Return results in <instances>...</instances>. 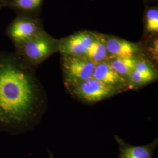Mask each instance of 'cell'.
I'll return each mask as SVG.
<instances>
[{"instance_id": "obj_1", "label": "cell", "mask_w": 158, "mask_h": 158, "mask_svg": "<svg viewBox=\"0 0 158 158\" xmlns=\"http://www.w3.org/2000/svg\"><path fill=\"white\" fill-rule=\"evenodd\" d=\"M16 53H0V131L28 127L40 105L38 84Z\"/></svg>"}, {"instance_id": "obj_2", "label": "cell", "mask_w": 158, "mask_h": 158, "mask_svg": "<svg viewBox=\"0 0 158 158\" xmlns=\"http://www.w3.org/2000/svg\"><path fill=\"white\" fill-rule=\"evenodd\" d=\"M15 45L17 56L29 68L40 64L58 51L59 41L41 31L28 40Z\"/></svg>"}, {"instance_id": "obj_3", "label": "cell", "mask_w": 158, "mask_h": 158, "mask_svg": "<svg viewBox=\"0 0 158 158\" xmlns=\"http://www.w3.org/2000/svg\"><path fill=\"white\" fill-rule=\"evenodd\" d=\"M96 64L85 56H63V79L68 90L92 78Z\"/></svg>"}, {"instance_id": "obj_4", "label": "cell", "mask_w": 158, "mask_h": 158, "mask_svg": "<svg viewBox=\"0 0 158 158\" xmlns=\"http://www.w3.org/2000/svg\"><path fill=\"white\" fill-rule=\"evenodd\" d=\"M69 90L80 100L89 103L100 102L119 93L117 90L93 77L70 89Z\"/></svg>"}, {"instance_id": "obj_5", "label": "cell", "mask_w": 158, "mask_h": 158, "mask_svg": "<svg viewBox=\"0 0 158 158\" xmlns=\"http://www.w3.org/2000/svg\"><path fill=\"white\" fill-rule=\"evenodd\" d=\"M93 38L90 32H79L59 41L58 51L62 56H85Z\"/></svg>"}, {"instance_id": "obj_6", "label": "cell", "mask_w": 158, "mask_h": 158, "mask_svg": "<svg viewBox=\"0 0 158 158\" xmlns=\"http://www.w3.org/2000/svg\"><path fill=\"white\" fill-rule=\"evenodd\" d=\"M93 78L117 90L119 93L129 89L128 80L117 73L107 61L96 64Z\"/></svg>"}, {"instance_id": "obj_7", "label": "cell", "mask_w": 158, "mask_h": 158, "mask_svg": "<svg viewBox=\"0 0 158 158\" xmlns=\"http://www.w3.org/2000/svg\"><path fill=\"white\" fill-rule=\"evenodd\" d=\"M38 23L27 18H18L12 23L8 34L15 45L19 44L41 31Z\"/></svg>"}, {"instance_id": "obj_8", "label": "cell", "mask_w": 158, "mask_h": 158, "mask_svg": "<svg viewBox=\"0 0 158 158\" xmlns=\"http://www.w3.org/2000/svg\"><path fill=\"white\" fill-rule=\"evenodd\" d=\"M104 40L109 58L136 57L140 51L137 44L126 40L104 36Z\"/></svg>"}, {"instance_id": "obj_9", "label": "cell", "mask_w": 158, "mask_h": 158, "mask_svg": "<svg viewBox=\"0 0 158 158\" xmlns=\"http://www.w3.org/2000/svg\"><path fill=\"white\" fill-rule=\"evenodd\" d=\"M119 146L118 158H152L153 152L158 145V139L143 146H134L127 143L119 136H114Z\"/></svg>"}, {"instance_id": "obj_10", "label": "cell", "mask_w": 158, "mask_h": 158, "mask_svg": "<svg viewBox=\"0 0 158 158\" xmlns=\"http://www.w3.org/2000/svg\"><path fill=\"white\" fill-rule=\"evenodd\" d=\"M85 57L96 64L107 61L109 59L104 36L94 34V38Z\"/></svg>"}, {"instance_id": "obj_11", "label": "cell", "mask_w": 158, "mask_h": 158, "mask_svg": "<svg viewBox=\"0 0 158 158\" xmlns=\"http://www.w3.org/2000/svg\"><path fill=\"white\" fill-rule=\"evenodd\" d=\"M136 60V57H111L107 62L117 73L128 80L135 68Z\"/></svg>"}, {"instance_id": "obj_12", "label": "cell", "mask_w": 158, "mask_h": 158, "mask_svg": "<svg viewBox=\"0 0 158 158\" xmlns=\"http://www.w3.org/2000/svg\"><path fill=\"white\" fill-rule=\"evenodd\" d=\"M146 29L148 32H158V10L156 8L149 10L146 14Z\"/></svg>"}, {"instance_id": "obj_13", "label": "cell", "mask_w": 158, "mask_h": 158, "mask_svg": "<svg viewBox=\"0 0 158 158\" xmlns=\"http://www.w3.org/2000/svg\"><path fill=\"white\" fill-rule=\"evenodd\" d=\"M134 70L148 75L156 80L157 78V73L151 64L149 62L143 59H137Z\"/></svg>"}, {"instance_id": "obj_14", "label": "cell", "mask_w": 158, "mask_h": 158, "mask_svg": "<svg viewBox=\"0 0 158 158\" xmlns=\"http://www.w3.org/2000/svg\"><path fill=\"white\" fill-rule=\"evenodd\" d=\"M42 0H13L12 6L24 11H31L37 8Z\"/></svg>"}, {"instance_id": "obj_15", "label": "cell", "mask_w": 158, "mask_h": 158, "mask_svg": "<svg viewBox=\"0 0 158 158\" xmlns=\"http://www.w3.org/2000/svg\"><path fill=\"white\" fill-rule=\"evenodd\" d=\"M0 6H1V0H0Z\"/></svg>"}]
</instances>
